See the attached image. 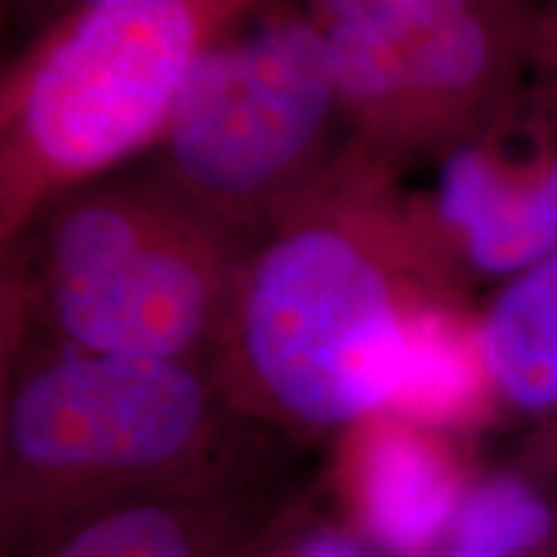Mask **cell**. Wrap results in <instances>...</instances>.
Masks as SVG:
<instances>
[{
    "instance_id": "ac0fdd59",
    "label": "cell",
    "mask_w": 557,
    "mask_h": 557,
    "mask_svg": "<svg viewBox=\"0 0 557 557\" xmlns=\"http://www.w3.org/2000/svg\"><path fill=\"white\" fill-rule=\"evenodd\" d=\"M451 557H459V555H455V553H451Z\"/></svg>"
},
{
    "instance_id": "3957f363",
    "label": "cell",
    "mask_w": 557,
    "mask_h": 557,
    "mask_svg": "<svg viewBox=\"0 0 557 557\" xmlns=\"http://www.w3.org/2000/svg\"><path fill=\"white\" fill-rule=\"evenodd\" d=\"M246 246L148 165L47 207L3 250V287L81 351L184 359L222 333Z\"/></svg>"
},
{
    "instance_id": "6da1fadb",
    "label": "cell",
    "mask_w": 557,
    "mask_h": 557,
    "mask_svg": "<svg viewBox=\"0 0 557 557\" xmlns=\"http://www.w3.org/2000/svg\"><path fill=\"white\" fill-rule=\"evenodd\" d=\"M449 289L403 171L357 145L243 256L220 338L271 408L310 429L393 406L410 320Z\"/></svg>"
},
{
    "instance_id": "8992f818",
    "label": "cell",
    "mask_w": 557,
    "mask_h": 557,
    "mask_svg": "<svg viewBox=\"0 0 557 557\" xmlns=\"http://www.w3.org/2000/svg\"><path fill=\"white\" fill-rule=\"evenodd\" d=\"M207 421V387L184 359L75 348L18 382L5 436L13 457L34 470L137 472L197 447Z\"/></svg>"
},
{
    "instance_id": "2e32d148",
    "label": "cell",
    "mask_w": 557,
    "mask_h": 557,
    "mask_svg": "<svg viewBox=\"0 0 557 557\" xmlns=\"http://www.w3.org/2000/svg\"><path fill=\"white\" fill-rule=\"evenodd\" d=\"M90 3H96V0H50L52 16H50V21H47V26L54 24V21L70 16L73 11L86 9V5H90Z\"/></svg>"
},
{
    "instance_id": "52a82bcc",
    "label": "cell",
    "mask_w": 557,
    "mask_h": 557,
    "mask_svg": "<svg viewBox=\"0 0 557 557\" xmlns=\"http://www.w3.org/2000/svg\"><path fill=\"white\" fill-rule=\"evenodd\" d=\"M434 165L416 209L459 297L480 284L504 287L557 250V129L527 101Z\"/></svg>"
},
{
    "instance_id": "30bf717a",
    "label": "cell",
    "mask_w": 557,
    "mask_h": 557,
    "mask_svg": "<svg viewBox=\"0 0 557 557\" xmlns=\"http://www.w3.org/2000/svg\"><path fill=\"white\" fill-rule=\"evenodd\" d=\"M487 385L480 323L459 299H434L410 320L406 367L393 406L410 423L442 426L478 410Z\"/></svg>"
},
{
    "instance_id": "9a60e30c",
    "label": "cell",
    "mask_w": 557,
    "mask_h": 557,
    "mask_svg": "<svg viewBox=\"0 0 557 557\" xmlns=\"http://www.w3.org/2000/svg\"><path fill=\"white\" fill-rule=\"evenodd\" d=\"M297 557H367L354 540L336 532L312 534L299 545Z\"/></svg>"
},
{
    "instance_id": "9c48e42d",
    "label": "cell",
    "mask_w": 557,
    "mask_h": 557,
    "mask_svg": "<svg viewBox=\"0 0 557 557\" xmlns=\"http://www.w3.org/2000/svg\"><path fill=\"white\" fill-rule=\"evenodd\" d=\"M493 385L527 410L557 408V250L498 287L480 318Z\"/></svg>"
},
{
    "instance_id": "8fae6325",
    "label": "cell",
    "mask_w": 557,
    "mask_h": 557,
    "mask_svg": "<svg viewBox=\"0 0 557 557\" xmlns=\"http://www.w3.org/2000/svg\"><path fill=\"white\" fill-rule=\"evenodd\" d=\"M549 513L524 485L493 480L470 493L457 513L459 557H513L545 537Z\"/></svg>"
},
{
    "instance_id": "4fadbf2b",
    "label": "cell",
    "mask_w": 557,
    "mask_h": 557,
    "mask_svg": "<svg viewBox=\"0 0 557 557\" xmlns=\"http://www.w3.org/2000/svg\"><path fill=\"white\" fill-rule=\"evenodd\" d=\"M524 101L534 114L557 129V52L529 65Z\"/></svg>"
},
{
    "instance_id": "7a4b0ae2",
    "label": "cell",
    "mask_w": 557,
    "mask_h": 557,
    "mask_svg": "<svg viewBox=\"0 0 557 557\" xmlns=\"http://www.w3.org/2000/svg\"><path fill=\"white\" fill-rule=\"evenodd\" d=\"M271 3L96 0L47 26L3 86V250L65 194L156 148L201 54Z\"/></svg>"
},
{
    "instance_id": "277c9868",
    "label": "cell",
    "mask_w": 557,
    "mask_h": 557,
    "mask_svg": "<svg viewBox=\"0 0 557 557\" xmlns=\"http://www.w3.org/2000/svg\"><path fill=\"white\" fill-rule=\"evenodd\" d=\"M348 145L323 29L271 3L201 54L150 169L250 240Z\"/></svg>"
},
{
    "instance_id": "5bb4252c",
    "label": "cell",
    "mask_w": 557,
    "mask_h": 557,
    "mask_svg": "<svg viewBox=\"0 0 557 557\" xmlns=\"http://www.w3.org/2000/svg\"><path fill=\"white\" fill-rule=\"evenodd\" d=\"M557 52V0H537L529 39V65ZM529 70V67H527Z\"/></svg>"
},
{
    "instance_id": "ba28073f",
    "label": "cell",
    "mask_w": 557,
    "mask_h": 557,
    "mask_svg": "<svg viewBox=\"0 0 557 557\" xmlns=\"http://www.w3.org/2000/svg\"><path fill=\"white\" fill-rule=\"evenodd\" d=\"M361 517L395 555H416L447 527L455 485L447 462L410 423L374 426L359 455Z\"/></svg>"
},
{
    "instance_id": "e0dca14e",
    "label": "cell",
    "mask_w": 557,
    "mask_h": 557,
    "mask_svg": "<svg viewBox=\"0 0 557 557\" xmlns=\"http://www.w3.org/2000/svg\"><path fill=\"white\" fill-rule=\"evenodd\" d=\"M513 3L521 5V9H529V13H532L534 5H537V0H513Z\"/></svg>"
},
{
    "instance_id": "5b68a950",
    "label": "cell",
    "mask_w": 557,
    "mask_h": 557,
    "mask_svg": "<svg viewBox=\"0 0 557 557\" xmlns=\"http://www.w3.org/2000/svg\"><path fill=\"white\" fill-rule=\"evenodd\" d=\"M351 143L406 169L524 101L532 13L513 0H305Z\"/></svg>"
},
{
    "instance_id": "7c38bea8",
    "label": "cell",
    "mask_w": 557,
    "mask_h": 557,
    "mask_svg": "<svg viewBox=\"0 0 557 557\" xmlns=\"http://www.w3.org/2000/svg\"><path fill=\"white\" fill-rule=\"evenodd\" d=\"M52 557H191V547L176 517L135 506L94 521Z\"/></svg>"
}]
</instances>
